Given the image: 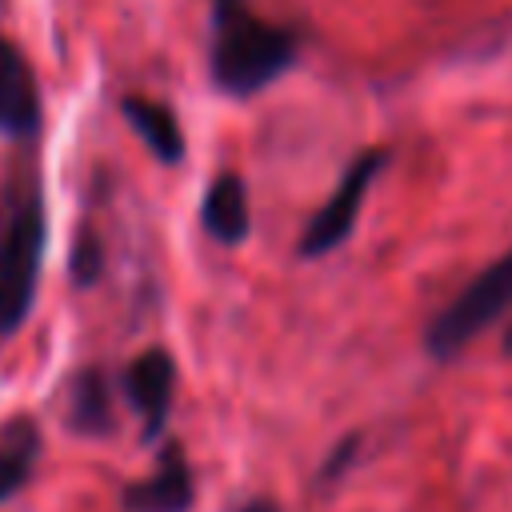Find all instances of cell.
Listing matches in <instances>:
<instances>
[{
	"instance_id": "1",
	"label": "cell",
	"mask_w": 512,
	"mask_h": 512,
	"mask_svg": "<svg viewBox=\"0 0 512 512\" xmlns=\"http://www.w3.org/2000/svg\"><path fill=\"white\" fill-rule=\"evenodd\" d=\"M296 60L292 32L252 16L244 4L232 12H216L212 40V80L228 96H252L268 88Z\"/></svg>"
},
{
	"instance_id": "2",
	"label": "cell",
	"mask_w": 512,
	"mask_h": 512,
	"mask_svg": "<svg viewBox=\"0 0 512 512\" xmlns=\"http://www.w3.org/2000/svg\"><path fill=\"white\" fill-rule=\"evenodd\" d=\"M504 312H512V252H504L496 264H488L432 324L424 336V348L436 360L460 356L484 328H492Z\"/></svg>"
},
{
	"instance_id": "3",
	"label": "cell",
	"mask_w": 512,
	"mask_h": 512,
	"mask_svg": "<svg viewBox=\"0 0 512 512\" xmlns=\"http://www.w3.org/2000/svg\"><path fill=\"white\" fill-rule=\"evenodd\" d=\"M44 256V212L36 200L20 204L0 236V332L24 324Z\"/></svg>"
},
{
	"instance_id": "4",
	"label": "cell",
	"mask_w": 512,
	"mask_h": 512,
	"mask_svg": "<svg viewBox=\"0 0 512 512\" xmlns=\"http://www.w3.org/2000/svg\"><path fill=\"white\" fill-rule=\"evenodd\" d=\"M384 160H388V156H384L380 148H368V152H360V156L344 168L336 192H332V196L316 208V216L308 220V228H304V236H300V256H328L332 248H340V244L352 236V228H356V220H360V208H364V196H368L372 180L380 176Z\"/></svg>"
},
{
	"instance_id": "5",
	"label": "cell",
	"mask_w": 512,
	"mask_h": 512,
	"mask_svg": "<svg viewBox=\"0 0 512 512\" xmlns=\"http://www.w3.org/2000/svg\"><path fill=\"white\" fill-rule=\"evenodd\" d=\"M124 388H128L132 408L144 416V432L156 436L164 428V420H168V408H172V388H176V364H172V356L164 348L140 352L128 364Z\"/></svg>"
},
{
	"instance_id": "6",
	"label": "cell",
	"mask_w": 512,
	"mask_h": 512,
	"mask_svg": "<svg viewBox=\"0 0 512 512\" xmlns=\"http://www.w3.org/2000/svg\"><path fill=\"white\" fill-rule=\"evenodd\" d=\"M192 468L180 452V444H168L156 472L124 492L128 512H188L192 508Z\"/></svg>"
},
{
	"instance_id": "7",
	"label": "cell",
	"mask_w": 512,
	"mask_h": 512,
	"mask_svg": "<svg viewBox=\"0 0 512 512\" xmlns=\"http://www.w3.org/2000/svg\"><path fill=\"white\" fill-rule=\"evenodd\" d=\"M40 120V92L24 52L12 40H0V132H32Z\"/></svg>"
},
{
	"instance_id": "8",
	"label": "cell",
	"mask_w": 512,
	"mask_h": 512,
	"mask_svg": "<svg viewBox=\"0 0 512 512\" xmlns=\"http://www.w3.org/2000/svg\"><path fill=\"white\" fill-rule=\"evenodd\" d=\"M204 228L212 240L220 244H240L252 228V208H248V188L236 172H220L204 196V212H200Z\"/></svg>"
},
{
	"instance_id": "9",
	"label": "cell",
	"mask_w": 512,
	"mask_h": 512,
	"mask_svg": "<svg viewBox=\"0 0 512 512\" xmlns=\"http://www.w3.org/2000/svg\"><path fill=\"white\" fill-rule=\"evenodd\" d=\"M124 120L136 128V136L148 144V152L164 164H176L184 156V132L176 124V116L156 104V100H144V96H128L124 100Z\"/></svg>"
},
{
	"instance_id": "10",
	"label": "cell",
	"mask_w": 512,
	"mask_h": 512,
	"mask_svg": "<svg viewBox=\"0 0 512 512\" xmlns=\"http://www.w3.org/2000/svg\"><path fill=\"white\" fill-rule=\"evenodd\" d=\"M72 424L80 432H108V424H112V400H108V384H104L100 372H84L76 380Z\"/></svg>"
},
{
	"instance_id": "11",
	"label": "cell",
	"mask_w": 512,
	"mask_h": 512,
	"mask_svg": "<svg viewBox=\"0 0 512 512\" xmlns=\"http://www.w3.org/2000/svg\"><path fill=\"white\" fill-rule=\"evenodd\" d=\"M32 456H36V436H32L28 424L0 436V504L24 484V476L32 468Z\"/></svg>"
},
{
	"instance_id": "12",
	"label": "cell",
	"mask_w": 512,
	"mask_h": 512,
	"mask_svg": "<svg viewBox=\"0 0 512 512\" xmlns=\"http://www.w3.org/2000/svg\"><path fill=\"white\" fill-rule=\"evenodd\" d=\"M356 448H360V436H344V440L332 448V456L324 460V468H320V480H324V484H332L336 476H344V472H348V464L356 460Z\"/></svg>"
},
{
	"instance_id": "13",
	"label": "cell",
	"mask_w": 512,
	"mask_h": 512,
	"mask_svg": "<svg viewBox=\"0 0 512 512\" xmlns=\"http://www.w3.org/2000/svg\"><path fill=\"white\" fill-rule=\"evenodd\" d=\"M240 512H280V508H276L272 500H248V504H244Z\"/></svg>"
},
{
	"instance_id": "14",
	"label": "cell",
	"mask_w": 512,
	"mask_h": 512,
	"mask_svg": "<svg viewBox=\"0 0 512 512\" xmlns=\"http://www.w3.org/2000/svg\"><path fill=\"white\" fill-rule=\"evenodd\" d=\"M244 0H212V12H232V8H240Z\"/></svg>"
},
{
	"instance_id": "15",
	"label": "cell",
	"mask_w": 512,
	"mask_h": 512,
	"mask_svg": "<svg viewBox=\"0 0 512 512\" xmlns=\"http://www.w3.org/2000/svg\"><path fill=\"white\" fill-rule=\"evenodd\" d=\"M504 348H508V352H512V332H508V340H504Z\"/></svg>"
}]
</instances>
